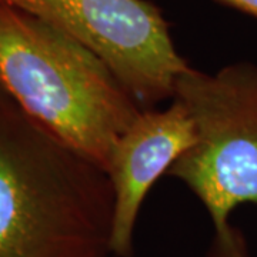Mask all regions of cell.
<instances>
[{"label":"cell","mask_w":257,"mask_h":257,"mask_svg":"<svg viewBox=\"0 0 257 257\" xmlns=\"http://www.w3.org/2000/svg\"><path fill=\"white\" fill-rule=\"evenodd\" d=\"M0 92L106 172L145 110L100 57L49 23L0 3Z\"/></svg>","instance_id":"obj_2"},{"label":"cell","mask_w":257,"mask_h":257,"mask_svg":"<svg viewBox=\"0 0 257 257\" xmlns=\"http://www.w3.org/2000/svg\"><path fill=\"white\" fill-rule=\"evenodd\" d=\"M217 2L257 19V0H217Z\"/></svg>","instance_id":"obj_6"},{"label":"cell","mask_w":257,"mask_h":257,"mask_svg":"<svg viewBox=\"0 0 257 257\" xmlns=\"http://www.w3.org/2000/svg\"><path fill=\"white\" fill-rule=\"evenodd\" d=\"M109 173L0 92V257H109Z\"/></svg>","instance_id":"obj_1"},{"label":"cell","mask_w":257,"mask_h":257,"mask_svg":"<svg viewBox=\"0 0 257 257\" xmlns=\"http://www.w3.org/2000/svg\"><path fill=\"white\" fill-rule=\"evenodd\" d=\"M173 99L189 111L196 142L167 176L187 184L209 211V257H250L230 217L244 203L257 204V64H230L214 74L187 67Z\"/></svg>","instance_id":"obj_3"},{"label":"cell","mask_w":257,"mask_h":257,"mask_svg":"<svg viewBox=\"0 0 257 257\" xmlns=\"http://www.w3.org/2000/svg\"><path fill=\"white\" fill-rule=\"evenodd\" d=\"M30 13L87 47L109 66L142 109L175 94L190 67L172 40L169 25L147 0H0Z\"/></svg>","instance_id":"obj_4"},{"label":"cell","mask_w":257,"mask_h":257,"mask_svg":"<svg viewBox=\"0 0 257 257\" xmlns=\"http://www.w3.org/2000/svg\"><path fill=\"white\" fill-rule=\"evenodd\" d=\"M194 142V123L176 99L163 110H143L121 135L107 167L114 193L111 254L132 257L133 233L145 197Z\"/></svg>","instance_id":"obj_5"}]
</instances>
